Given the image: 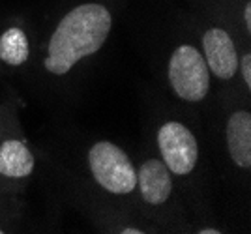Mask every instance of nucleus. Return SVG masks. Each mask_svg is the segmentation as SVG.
I'll return each mask as SVG.
<instances>
[{"instance_id": "f257e3e1", "label": "nucleus", "mask_w": 251, "mask_h": 234, "mask_svg": "<svg viewBox=\"0 0 251 234\" xmlns=\"http://www.w3.org/2000/svg\"><path fill=\"white\" fill-rule=\"evenodd\" d=\"M113 26L111 11L101 4L75 6L52 32L43 68L52 75H66L79 60L98 53Z\"/></svg>"}, {"instance_id": "f03ea898", "label": "nucleus", "mask_w": 251, "mask_h": 234, "mask_svg": "<svg viewBox=\"0 0 251 234\" xmlns=\"http://www.w3.org/2000/svg\"><path fill=\"white\" fill-rule=\"evenodd\" d=\"M88 167L105 191L127 195L137 187V172L129 156L109 140H98L88 150Z\"/></svg>"}, {"instance_id": "7ed1b4c3", "label": "nucleus", "mask_w": 251, "mask_h": 234, "mask_svg": "<svg viewBox=\"0 0 251 234\" xmlns=\"http://www.w3.org/2000/svg\"><path fill=\"white\" fill-rule=\"evenodd\" d=\"M169 83L184 101H202L210 90V70L199 49L180 45L169 60Z\"/></svg>"}, {"instance_id": "20e7f679", "label": "nucleus", "mask_w": 251, "mask_h": 234, "mask_svg": "<svg viewBox=\"0 0 251 234\" xmlns=\"http://www.w3.org/2000/svg\"><path fill=\"white\" fill-rule=\"evenodd\" d=\"M157 146L163 163L178 176L189 174L199 160V144L195 135L180 122H165L157 131Z\"/></svg>"}, {"instance_id": "39448f33", "label": "nucleus", "mask_w": 251, "mask_h": 234, "mask_svg": "<svg viewBox=\"0 0 251 234\" xmlns=\"http://www.w3.org/2000/svg\"><path fill=\"white\" fill-rule=\"evenodd\" d=\"M204 60L218 79L229 81L238 71V54L232 38L223 28H208L202 36Z\"/></svg>"}, {"instance_id": "423d86ee", "label": "nucleus", "mask_w": 251, "mask_h": 234, "mask_svg": "<svg viewBox=\"0 0 251 234\" xmlns=\"http://www.w3.org/2000/svg\"><path fill=\"white\" fill-rule=\"evenodd\" d=\"M137 186L148 204H163L173 193L171 170L159 160L145 161L137 172Z\"/></svg>"}, {"instance_id": "0eeeda50", "label": "nucleus", "mask_w": 251, "mask_h": 234, "mask_svg": "<svg viewBox=\"0 0 251 234\" xmlns=\"http://www.w3.org/2000/svg\"><path fill=\"white\" fill-rule=\"evenodd\" d=\"M227 148L240 169L251 167V115L250 111H234L227 120Z\"/></svg>"}, {"instance_id": "6e6552de", "label": "nucleus", "mask_w": 251, "mask_h": 234, "mask_svg": "<svg viewBox=\"0 0 251 234\" xmlns=\"http://www.w3.org/2000/svg\"><path fill=\"white\" fill-rule=\"evenodd\" d=\"M34 170V156L19 139H8L0 144V174L6 178H26Z\"/></svg>"}, {"instance_id": "1a4fd4ad", "label": "nucleus", "mask_w": 251, "mask_h": 234, "mask_svg": "<svg viewBox=\"0 0 251 234\" xmlns=\"http://www.w3.org/2000/svg\"><path fill=\"white\" fill-rule=\"evenodd\" d=\"M30 56L28 38L21 28L11 26L0 36V60L8 66H23Z\"/></svg>"}, {"instance_id": "9d476101", "label": "nucleus", "mask_w": 251, "mask_h": 234, "mask_svg": "<svg viewBox=\"0 0 251 234\" xmlns=\"http://www.w3.org/2000/svg\"><path fill=\"white\" fill-rule=\"evenodd\" d=\"M238 66H240L242 77H244L246 85L251 86V54L250 53L244 54L240 60H238Z\"/></svg>"}, {"instance_id": "9b49d317", "label": "nucleus", "mask_w": 251, "mask_h": 234, "mask_svg": "<svg viewBox=\"0 0 251 234\" xmlns=\"http://www.w3.org/2000/svg\"><path fill=\"white\" fill-rule=\"evenodd\" d=\"M244 23H246V28H248V32L251 30V4L248 2L246 4V8H244Z\"/></svg>"}, {"instance_id": "f8f14e48", "label": "nucleus", "mask_w": 251, "mask_h": 234, "mask_svg": "<svg viewBox=\"0 0 251 234\" xmlns=\"http://www.w3.org/2000/svg\"><path fill=\"white\" fill-rule=\"evenodd\" d=\"M122 234H143V231H139V229H124V231H120Z\"/></svg>"}, {"instance_id": "ddd939ff", "label": "nucleus", "mask_w": 251, "mask_h": 234, "mask_svg": "<svg viewBox=\"0 0 251 234\" xmlns=\"http://www.w3.org/2000/svg\"><path fill=\"white\" fill-rule=\"evenodd\" d=\"M201 234H220L221 231H216V229H204V231H199Z\"/></svg>"}, {"instance_id": "4468645a", "label": "nucleus", "mask_w": 251, "mask_h": 234, "mask_svg": "<svg viewBox=\"0 0 251 234\" xmlns=\"http://www.w3.org/2000/svg\"><path fill=\"white\" fill-rule=\"evenodd\" d=\"M0 234H2V231H0Z\"/></svg>"}]
</instances>
